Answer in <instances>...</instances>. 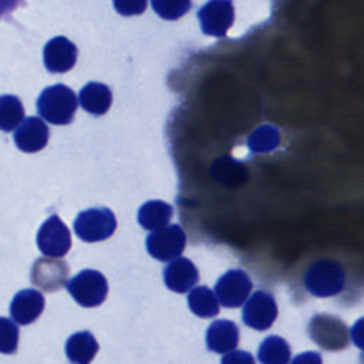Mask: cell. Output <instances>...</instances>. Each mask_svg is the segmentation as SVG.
Here are the masks:
<instances>
[{"instance_id": "cell-14", "label": "cell", "mask_w": 364, "mask_h": 364, "mask_svg": "<svg viewBox=\"0 0 364 364\" xmlns=\"http://www.w3.org/2000/svg\"><path fill=\"white\" fill-rule=\"evenodd\" d=\"M199 280L196 266L186 257H178L164 269V282L166 287L176 293L191 290Z\"/></svg>"}, {"instance_id": "cell-7", "label": "cell", "mask_w": 364, "mask_h": 364, "mask_svg": "<svg viewBox=\"0 0 364 364\" xmlns=\"http://www.w3.org/2000/svg\"><path fill=\"white\" fill-rule=\"evenodd\" d=\"M37 246L44 256L63 257L71 247V235L64 222L51 215L37 232Z\"/></svg>"}, {"instance_id": "cell-26", "label": "cell", "mask_w": 364, "mask_h": 364, "mask_svg": "<svg viewBox=\"0 0 364 364\" xmlns=\"http://www.w3.org/2000/svg\"><path fill=\"white\" fill-rule=\"evenodd\" d=\"M240 171H245L243 169V166H242V164H239V162H236V161H233L232 158H229V156H225V158H220V159H218L215 164H213V166H212V169H210V175L213 176V179L215 181H219L220 178H223V175H230V179H232V185L235 183H240L242 181H239V178H237V175L240 176Z\"/></svg>"}, {"instance_id": "cell-23", "label": "cell", "mask_w": 364, "mask_h": 364, "mask_svg": "<svg viewBox=\"0 0 364 364\" xmlns=\"http://www.w3.org/2000/svg\"><path fill=\"white\" fill-rule=\"evenodd\" d=\"M277 144H279L277 129L270 125L259 127L249 136V148L252 149V152H267L274 149Z\"/></svg>"}, {"instance_id": "cell-16", "label": "cell", "mask_w": 364, "mask_h": 364, "mask_svg": "<svg viewBox=\"0 0 364 364\" xmlns=\"http://www.w3.org/2000/svg\"><path fill=\"white\" fill-rule=\"evenodd\" d=\"M206 347L213 353H230L239 343V328L230 320H216L206 330Z\"/></svg>"}, {"instance_id": "cell-30", "label": "cell", "mask_w": 364, "mask_h": 364, "mask_svg": "<svg viewBox=\"0 0 364 364\" xmlns=\"http://www.w3.org/2000/svg\"><path fill=\"white\" fill-rule=\"evenodd\" d=\"M290 364H323L321 355L316 351H304L296 355Z\"/></svg>"}, {"instance_id": "cell-15", "label": "cell", "mask_w": 364, "mask_h": 364, "mask_svg": "<svg viewBox=\"0 0 364 364\" xmlns=\"http://www.w3.org/2000/svg\"><path fill=\"white\" fill-rule=\"evenodd\" d=\"M46 306L44 296L34 289L18 291L10 303V314L18 324H30L43 313Z\"/></svg>"}, {"instance_id": "cell-10", "label": "cell", "mask_w": 364, "mask_h": 364, "mask_svg": "<svg viewBox=\"0 0 364 364\" xmlns=\"http://www.w3.org/2000/svg\"><path fill=\"white\" fill-rule=\"evenodd\" d=\"M277 317V306L273 294L264 290L255 291L243 306V323L255 330H267Z\"/></svg>"}, {"instance_id": "cell-17", "label": "cell", "mask_w": 364, "mask_h": 364, "mask_svg": "<svg viewBox=\"0 0 364 364\" xmlns=\"http://www.w3.org/2000/svg\"><path fill=\"white\" fill-rule=\"evenodd\" d=\"M112 102L111 90L101 82H88L80 91V105L92 115H102Z\"/></svg>"}, {"instance_id": "cell-12", "label": "cell", "mask_w": 364, "mask_h": 364, "mask_svg": "<svg viewBox=\"0 0 364 364\" xmlns=\"http://www.w3.org/2000/svg\"><path fill=\"white\" fill-rule=\"evenodd\" d=\"M68 266L55 259H37L31 267V282L44 291H54L67 284Z\"/></svg>"}, {"instance_id": "cell-3", "label": "cell", "mask_w": 364, "mask_h": 364, "mask_svg": "<svg viewBox=\"0 0 364 364\" xmlns=\"http://www.w3.org/2000/svg\"><path fill=\"white\" fill-rule=\"evenodd\" d=\"M307 331L310 338L323 350H343L350 343V331L347 326L336 316L316 314L310 318Z\"/></svg>"}, {"instance_id": "cell-5", "label": "cell", "mask_w": 364, "mask_h": 364, "mask_svg": "<svg viewBox=\"0 0 364 364\" xmlns=\"http://www.w3.org/2000/svg\"><path fill=\"white\" fill-rule=\"evenodd\" d=\"M117 229V219L108 208L82 210L74 220V232L84 242L108 239Z\"/></svg>"}, {"instance_id": "cell-8", "label": "cell", "mask_w": 364, "mask_h": 364, "mask_svg": "<svg viewBox=\"0 0 364 364\" xmlns=\"http://www.w3.org/2000/svg\"><path fill=\"white\" fill-rule=\"evenodd\" d=\"M252 287L253 283L243 270L232 269L218 279L215 284V294L223 307L235 309L245 303Z\"/></svg>"}, {"instance_id": "cell-11", "label": "cell", "mask_w": 364, "mask_h": 364, "mask_svg": "<svg viewBox=\"0 0 364 364\" xmlns=\"http://www.w3.org/2000/svg\"><path fill=\"white\" fill-rule=\"evenodd\" d=\"M43 58L50 73L61 74L74 67L77 61V47L67 37L57 36L44 46Z\"/></svg>"}, {"instance_id": "cell-13", "label": "cell", "mask_w": 364, "mask_h": 364, "mask_svg": "<svg viewBox=\"0 0 364 364\" xmlns=\"http://www.w3.org/2000/svg\"><path fill=\"white\" fill-rule=\"evenodd\" d=\"M48 136L46 122L37 117H28L16 129L14 142L23 152H37L47 145Z\"/></svg>"}, {"instance_id": "cell-4", "label": "cell", "mask_w": 364, "mask_h": 364, "mask_svg": "<svg viewBox=\"0 0 364 364\" xmlns=\"http://www.w3.org/2000/svg\"><path fill=\"white\" fill-rule=\"evenodd\" d=\"M73 299L82 307L100 306L108 293V283L102 273L91 269L80 272L65 284Z\"/></svg>"}, {"instance_id": "cell-25", "label": "cell", "mask_w": 364, "mask_h": 364, "mask_svg": "<svg viewBox=\"0 0 364 364\" xmlns=\"http://www.w3.org/2000/svg\"><path fill=\"white\" fill-rule=\"evenodd\" d=\"M18 343V328L10 320L3 317L0 320V351L4 354H11L17 350Z\"/></svg>"}, {"instance_id": "cell-22", "label": "cell", "mask_w": 364, "mask_h": 364, "mask_svg": "<svg viewBox=\"0 0 364 364\" xmlns=\"http://www.w3.org/2000/svg\"><path fill=\"white\" fill-rule=\"evenodd\" d=\"M24 108L16 95H3L0 100V128L4 132L13 131L23 119Z\"/></svg>"}, {"instance_id": "cell-2", "label": "cell", "mask_w": 364, "mask_h": 364, "mask_svg": "<svg viewBox=\"0 0 364 364\" xmlns=\"http://www.w3.org/2000/svg\"><path fill=\"white\" fill-rule=\"evenodd\" d=\"M346 284L343 267L333 260L313 263L304 273L306 289L317 297H331L338 294Z\"/></svg>"}, {"instance_id": "cell-6", "label": "cell", "mask_w": 364, "mask_h": 364, "mask_svg": "<svg viewBox=\"0 0 364 364\" xmlns=\"http://www.w3.org/2000/svg\"><path fill=\"white\" fill-rule=\"evenodd\" d=\"M186 246V235L179 225L155 230L146 237L148 253L161 262H172L181 256Z\"/></svg>"}, {"instance_id": "cell-9", "label": "cell", "mask_w": 364, "mask_h": 364, "mask_svg": "<svg viewBox=\"0 0 364 364\" xmlns=\"http://www.w3.org/2000/svg\"><path fill=\"white\" fill-rule=\"evenodd\" d=\"M233 17L232 0H209L198 11L202 31L213 37H225L233 24Z\"/></svg>"}, {"instance_id": "cell-18", "label": "cell", "mask_w": 364, "mask_h": 364, "mask_svg": "<svg viewBox=\"0 0 364 364\" xmlns=\"http://www.w3.org/2000/svg\"><path fill=\"white\" fill-rule=\"evenodd\" d=\"M98 351V343L90 331H78L65 341V354L74 364H90Z\"/></svg>"}, {"instance_id": "cell-29", "label": "cell", "mask_w": 364, "mask_h": 364, "mask_svg": "<svg viewBox=\"0 0 364 364\" xmlns=\"http://www.w3.org/2000/svg\"><path fill=\"white\" fill-rule=\"evenodd\" d=\"M350 336L353 338V343L364 351V317L358 318L354 326L351 327V331H350Z\"/></svg>"}, {"instance_id": "cell-27", "label": "cell", "mask_w": 364, "mask_h": 364, "mask_svg": "<svg viewBox=\"0 0 364 364\" xmlns=\"http://www.w3.org/2000/svg\"><path fill=\"white\" fill-rule=\"evenodd\" d=\"M112 3L121 16L142 14L146 9V0H112Z\"/></svg>"}, {"instance_id": "cell-24", "label": "cell", "mask_w": 364, "mask_h": 364, "mask_svg": "<svg viewBox=\"0 0 364 364\" xmlns=\"http://www.w3.org/2000/svg\"><path fill=\"white\" fill-rule=\"evenodd\" d=\"M155 13L165 20H176L185 16L191 6V0H151Z\"/></svg>"}, {"instance_id": "cell-20", "label": "cell", "mask_w": 364, "mask_h": 364, "mask_svg": "<svg viewBox=\"0 0 364 364\" xmlns=\"http://www.w3.org/2000/svg\"><path fill=\"white\" fill-rule=\"evenodd\" d=\"M290 354V346L284 338L269 336L259 346L257 360L262 364H289Z\"/></svg>"}, {"instance_id": "cell-21", "label": "cell", "mask_w": 364, "mask_h": 364, "mask_svg": "<svg viewBox=\"0 0 364 364\" xmlns=\"http://www.w3.org/2000/svg\"><path fill=\"white\" fill-rule=\"evenodd\" d=\"M188 304L193 314L202 318L215 317L219 313L216 294L206 286H198L188 294Z\"/></svg>"}, {"instance_id": "cell-1", "label": "cell", "mask_w": 364, "mask_h": 364, "mask_svg": "<svg viewBox=\"0 0 364 364\" xmlns=\"http://www.w3.org/2000/svg\"><path fill=\"white\" fill-rule=\"evenodd\" d=\"M77 109V97L64 84L44 88L37 98V111L41 118L55 125H65L73 121Z\"/></svg>"}, {"instance_id": "cell-31", "label": "cell", "mask_w": 364, "mask_h": 364, "mask_svg": "<svg viewBox=\"0 0 364 364\" xmlns=\"http://www.w3.org/2000/svg\"><path fill=\"white\" fill-rule=\"evenodd\" d=\"M361 363H363V364H364V354H363V355H361Z\"/></svg>"}, {"instance_id": "cell-19", "label": "cell", "mask_w": 364, "mask_h": 364, "mask_svg": "<svg viewBox=\"0 0 364 364\" xmlns=\"http://www.w3.org/2000/svg\"><path fill=\"white\" fill-rule=\"evenodd\" d=\"M173 215V208L164 200H148L138 210V222L146 230L166 228Z\"/></svg>"}, {"instance_id": "cell-28", "label": "cell", "mask_w": 364, "mask_h": 364, "mask_svg": "<svg viewBox=\"0 0 364 364\" xmlns=\"http://www.w3.org/2000/svg\"><path fill=\"white\" fill-rule=\"evenodd\" d=\"M220 364H255V358L247 351L233 350L222 357Z\"/></svg>"}]
</instances>
